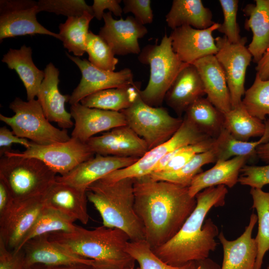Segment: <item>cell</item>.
Listing matches in <instances>:
<instances>
[{
  "label": "cell",
  "mask_w": 269,
  "mask_h": 269,
  "mask_svg": "<svg viewBox=\"0 0 269 269\" xmlns=\"http://www.w3.org/2000/svg\"><path fill=\"white\" fill-rule=\"evenodd\" d=\"M1 61L17 73L25 88L27 101L35 99L45 74L33 63L31 47L23 45L19 49L10 48Z\"/></svg>",
  "instance_id": "83f0119b"
},
{
  "label": "cell",
  "mask_w": 269,
  "mask_h": 269,
  "mask_svg": "<svg viewBox=\"0 0 269 269\" xmlns=\"http://www.w3.org/2000/svg\"><path fill=\"white\" fill-rule=\"evenodd\" d=\"M70 113L75 121L71 137L84 143L98 133L127 125L121 112L89 108L80 103L71 106Z\"/></svg>",
  "instance_id": "ffe728a7"
},
{
  "label": "cell",
  "mask_w": 269,
  "mask_h": 269,
  "mask_svg": "<svg viewBox=\"0 0 269 269\" xmlns=\"http://www.w3.org/2000/svg\"><path fill=\"white\" fill-rule=\"evenodd\" d=\"M126 251L138 263L140 269H195L196 268V262H191L180 267L166 264L154 254L145 240L129 241Z\"/></svg>",
  "instance_id": "ab89813d"
},
{
  "label": "cell",
  "mask_w": 269,
  "mask_h": 269,
  "mask_svg": "<svg viewBox=\"0 0 269 269\" xmlns=\"http://www.w3.org/2000/svg\"><path fill=\"white\" fill-rule=\"evenodd\" d=\"M205 94L196 68L189 64L178 74L166 93L164 101L180 117L191 104Z\"/></svg>",
  "instance_id": "d4e9b609"
},
{
  "label": "cell",
  "mask_w": 269,
  "mask_h": 269,
  "mask_svg": "<svg viewBox=\"0 0 269 269\" xmlns=\"http://www.w3.org/2000/svg\"><path fill=\"white\" fill-rule=\"evenodd\" d=\"M31 269H93L92 265L76 264L60 266L36 265Z\"/></svg>",
  "instance_id": "816d5d0a"
},
{
  "label": "cell",
  "mask_w": 269,
  "mask_h": 269,
  "mask_svg": "<svg viewBox=\"0 0 269 269\" xmlns=\"http://www.w3.org/2000/svg\"><path fill=\"white\" fill-rule=\"evenodd\" d=\"M257 221V215L252 213L245 231L234 240H227L223 232L219 233L218 237L223 249L221 269H254L258 245L252 233Z\"/></svg>",
  "instance_id": "7402d4cb"
},
{
  "label": "cell",
  "mask_w": 269,
  "mask_h": 269,
  "mask_svg": "<svg viewBox=\"0 0 269 269\" xmlns=\"http://www.w3.org/2000/svg\"><path fill=\"white\" fill-rule=\"evenodd\" d=\"M255 4L249 3L243 9L249 17L245 22L246 30L251 29L253 38L248 48L256 63L269 49V0H256Z\"/></svg>",
  "instance_id": "4316f807"
},
{
  "label": "cell",
  "mask_w": 269,
  "mask_h": 269,
  "mask_svg": "<svg viewBox=\"0 0 269 269\" xmlns=\"http://www.w3.org/2000/svg\"><path fill=\"white\" fill-rule=\"evenodd\" d=\"M48 235L51 241L77 256L116 263L124 269H135L136 262L126 251L130 238L120 229L103 225L90 230L77 226L71 232H57Z\"/></svg>",
  "instance_id": "277c9868"
},
{
  "label": "cell",
  "mask_w": 269,
  "mask_h": 269,
  "mask_svg": "<svg viewBox=\"0 0 269 269\" xmlns=\"http://www.w3.org/2000/svg\"><path fill=\"white\" fill-rule=\"evenodd\" d=\"M214 140L215 138L209 137L169 152L158 162L152 172H170L179 169L195 155L211 149Z\"/></svg>",
  "instance_id": "74e56055"
},
{
  "label": "cell",
  "mask_w": 269,
  "mask_h": 269,
  "mask_svg": "<svg viewBox=\"0 0 269 269\" xmlns=\"http://www.w3.org/2000/svg\"><path fill=\"white\" fill-rule=\"evenodd\" d=\"M184 114V118L212 138H216L224 128V114L207 98L198 99L187 109Z\"/></svg>",
  "instance_id": "1f68e13d"
},
{
  "label": "cell",
  "mask_w": 269,
  "mask_h": 269,
  "mask_svg": "<svg viewBox=\"0 0 269 269\" xmlns=\"http://www.w3.org/2000/svg\"><path fill=\"white\" fill-rule=\"evenodd\" d=\"M93 269H124L121 265L111 262L93 260Z\"/></svg>",
  "instance_id": "f5cc1de1"
},
{
  "label": "cell",
  "mask_w": 269,
  "mask_h": 269,
  "mask_svg": "<svg viewBox=\"0 0 269 269\" xmlns=\"http://www.w3.org/2000/svg\"><path fill=\"white\" fill-rule=\"evenodd\" d=\"M224 20L217 30L224 34L228 40L233 43L240 41V29L237 21L239 1L238 0H219Z\"/></svg>",
  "instance_id": "7bdbcfd3"
},
{
  "label": "cell",
  "mask_w": 269,
  "mask_h": 269,
  "mask_svg": "<svg viewBox=\"0 0 269 269\" xmlns=\"http://www.w3.org/2000/svg\"><path fill=\"white\" fill-rule=\"evenodd\" d=\"M88 61L95 66L106 71H114L119 59L108 43L99 35L89 31L86 42Z\"/></svg>",
  "instance_id": "60d3db41"
},
{
  "label": "cell",
  "mask_w": 269,
  "mask_h": 269,
  "mask_svg": "<svg viewBox=\"0 0 269 269\" xmlns=\"http://www.w3.org/2000/svg\"><path fill=\"white\" fill-rule=\"evenodd\" d=\"M249 159L245 156H237L216 161L213 167L193 178L188 187L189 194L195 197L204 189L220 185L233 187L238 182L241 169Z\"/></svg>",
  "instance_id": "484cf974"
},
{
  "label": "cell",
  "mask_w": 269,
  "mask_h": 269,
  "mask_svg": "<svg viewBox=\"0 0 269 269\" xmlns=\"http://www.w3.org/2000/svg\"><path fill=\"white\" fill-rule=\"evenodd\" d=\"M38 2L32 0H0V41L5 38L37 34L60 40L59 34L45 28L37 20Z\"/></svg>",
  "instance_id": "7c38bea8"
},
{
  "label": "cell",
  "mask_w": 269,
  "mask_h": 269,
  "mask_svg": "<svg viewBox=\"0 0 269 269\" xmlns=\"http://www.w3.org/2000/svg\"><path fill=\"white\" fill-rule=\"evenodd\" d=\"M45 207L56 210L74 222L86 225L89 220L87 191L55 181L43 196Z\"/></svg>",
  "instance_id": "603a6c76"
},
{
  "label": "cell",
  "mask_w": 269,
  "mask_h": 269,
  "mask_svg": "<svg viewBox=\"0 0 269 269\" xmlns=\"http://www.w3.org/2000/svg\"><path fill=\"white\" fill-rule=\"evenodd\" d=\"M138 159L96 154L67 174L57 176L55 180L87 191L94 182L116 170L131 166Z\"/></svg>",
  "instance_id": "e0dca14e"
},
{
  "label": "cell",
  "mask_w": 269,
  "mask_h": 269,
  "mask_svg": "<svg viewBox=\"0 0 269 269\" xmlns=\"http://www.w3.org/2000/svg\"><path fill=\"white\" fill-rule=\"evenodd\" d=\"M140 85L103 90L84 98L80 103L83 106L104 110L121 112L129 108L139 94Z\"/></svg>",
  "instance_id": "f546056e"
},
{
  "label": "cell",
  "mask_w": 269,
  "mask_h": 269,
  "mask_svg": "<svg viewBox=\"0 0 269 269\" xmlns=\"http://www.w3.org/2000/svg\"><path fill=\"white\" fill-rule=\"evenodd\" d=\"M44 71V78L37 97L44 115L50 122L56 123L62 129L71 128L74 125L72 117L65 108L70 95H63L59 91V70L50 62Z\"/></svg>",
  "instance_id": "44dd1931"
},
{
  "label": "cell",
  "mask_w": 269,
  "mask_h": 269,
  "mask_svg": "<svg viewBox=\"0 0 269 269\" xmlns=\"http://www.w3.org/2000/svg\"><path fill=\"white\" fill-rule=\"evenodd\" d=\"M252 208L257 212L258 230L255 239L258 254L254 269H261L266 253L269 250V192L251 188Z\"/></svg>",
  "instance_id": "e575fe53"
},
{
  "label": "cell",
  "mask_w": 269,
  "mask_h": 269,
  "mask_svg": "<svg viewBox=\"0 0 269 269\" xmlns=\"http://www.w3.org/2000/svg\"><path fill=\"white\" fill-rule=\"evenodd\" d=\"M9 107L14 115L9 117L0 114V120L18 137L40 145L65 142L71 138L66 129L60 130L47 120L37 99L24 101L17 97Z\"/></svg>",
  "instance_id": "52a82bcc"
},
{
  "label": "cell",
  "mask_w": 269,
  "mask_h": 269,
  "mask_svg": "<svg viewBox=\"0 0 269 269\" xmlns=\"http://www.w3.org/2000/svg\"><path fill=\"white\" fill-rule=\"evenodd\" d=\"M192 64L198 72L207 98L223 113L230 111L232 106L226 76L215 55L204 57Z\"/></svg>",
  "instance_id": "cb8c5ba5"
},
{
  "label": "cell",
  "mask_w": 269,
  "mask_h": 269,
  "mask_svg": "<svg viewBox=\"0 0 269 269\" xmlns=\"http://www.w3.org/2000/svg\"><path fill=\"white\" fill-rule=\"evenodd\" d=\"M94 17L93 14L85 11L81 16L68 17L59 25L60 40L64 48L75 56H82L86 52L89 24Z\"/></svg>",
  "instance_id": "836d02e7"
},
{
  "label": "cell",
  "mask_w": 269,
  "mask_h": 269,
  "mask_svg": "<svg viewBox=\"0 0 269 269\" xmlns=\"http://www.w3.org/2000/svg\"><path fill=\"white\" fill-rule=\"evenodd\" d=\"M123 12H131L141 24L145 25L152 22L153 14L150 0H124Z\"/></svg>",
  "instance_id": "f6af8a7d"
},
{
  "label": "cell",
  "mask_w": 269,
  "mask_h": 269,
  "mask_svg": "<svg viewBox=\"0 0 269 269\" xmlns=\"http://www.w3.org/2000/svg\"><path fill=\"white\" fill-rule=\"evenodd\" d=\"M224 117V128L238 140L248 141L251 137H261L265 132V123L252 116L242 103Z\"/></svg>",
  "instance_id": "d6a6232c"
},
{
  "label": "cell",
  "mask_w": 269,
  "mask_h": 269,
  "mask_svg": "<svg viewBox=\"0 0 269 269\" xmlns=\"http://www.w3.org/2000/svg\"><path fill=\"white\" fill-rule=\"evenodd\" d=\"M215 41L218 47L215 56L225 73L233 109L242 103L246 73L253 56L246 46V37L236 43L229 42L224 35L217 36Z\"/></svg>",
  "instance_id": "8fae6325"
},
{
  "label": "cell",
  "mask_w": 269,
  "mask_h": 269,
  "mask_svg": "<svg viewBox=\"0 0 269 269\" xmlns=\"http://www.w3.org/2000/svg\"><path fill=\"white\" fill-rule=\"evenodd\" d=\"M121 112L127 125L146 142L148 150L170 138L183 122V119L171 116L165 108L146 104L139 92L132 105Z\"/></svg>",
  "instance_id": "ba28073f"
},
{
  "label": "cell",
  "mask_w": 269,
  "mask_h": 269,
  "mask_svg": "<svg viewBox=\"0 0 269 269\" xmlns=\"http://www.w3.org/2000/svg\"><path fill=\"white\" fill-rule=\"evenodd\" d=\"M135 269H140V268L139 267H137V268H135Z\"/></svg>",
  "instance_id": "9f6ffc18"
},
{
  "label": "cell",
  "mask_w": 269,
  "mask_h": 269,
  "mask_svg": "<svg viewBox=\"0 0 269 269\" xmlns=\"http://www.w3.org/2000/svg\"><path fill=\"white\" fill-rule=\"evenodd\" d=\"M134 179L114 182L99 180L87 190L88 201L99 212L103 225L123 231L130 241L145 239L143 225L134 210Z\"/></svg>",
  "instance_id": "3957f363"
},
{
  "label": "cell",
  "mask_w": 269,
  "mask_h": 269,
  "mask_svg": "<svg viewBox=\"0 0 269 269\" xmlns=\"http://www.w3.org/2000/svg\"><path fill=\"white\" fill-rule=\"evenodd\" d=\"M255 68L258 74L263 80L269 79V49L258 62Z\"/></svg>",
  "instance_id": "f907efd6"
},
{
  "label": "cell",
  "mask_w": 269,
  "mask_h": 269,
  "mask_svg": "<svg viewBox=\"0 0 269 269\" xmlns=\"http://www.w3.org/2000/svg\"><path fill=\"white\" fill-rule=\"evenodd\" d=\"M212 18L211 10L201 0H173L165 20L172 30L182 26L205 29L215 23Z\"/></svg>",
  "instance_id": "f1b7e54d"
},
{
  "label": "cell",
  "mask_w": 269,
  "mask_h": 269,
  "mask_svg": "<svg viewBox=\"0 0 269 269\" xmlns=\"http://www.w3.org/2000/svg\"><path fill=\"white\" fill-rule=\"evenodd\" d=\"M138 60L150 68L148 84L140 90V96L147 105L161 107L176 77L189 64L183 62L174 52L171 39L166 33L159 44L145 46L138 54Z\"/></svg>",
  "instance_id": "5b68a950"
},
{
  "label": "cell",
  "mask_w": 269,
  "mask_h": 269,
  "mask_svg": "<svg viewBox=\"0 0 269 269\" xmlns=\"http://www.w3.org/2000/svg\"><path fill=\"white\" fill-rule=\"evenodd\" d=\"M23 255L21 250H9L0 239V269H22Z\"/></svg>",
  "instance_id": "bcb514c9"
},
{
  "label": "cell",
  "mask_w": 269,
  "mask_h": 269,
  "mask_svg": "<svg viewBox=\"0 0 269 269\" xmlns=\"http://www.w3.org/2000/svg\"><path fill=\"white\" fill-rule=\"evenodd\" d=\"M20 250L23 255L22 269H31L36 265H92L93 262V260L77 256L51 241L48 234L29 240Z\"/></svg>",
  "instance_id": "d6986e66"
},
{
  "label": "cell",
  "mask_w": 269,
  "mask_h": 269,
  "mask_svg": "<svg viewBox=\"0 0 269 269\" xmlns=\"http://www.w3.org/2000/svg\"><path fill=\"white\" fill-rule=\"evenodd\" d=\"M216 162L212 148L195 155L179 169L170 172H152L148 175L156 181H166L185 187H189L193 178L204 165Z\"/></svg>",
  "instance_id": "8d00e7d4"
},
{
  "label": "cell",
  "mask_w": 269,
  "mask_h": 269,
  "mask_svg": "<svg viewBox=\"0 0 269 269\" xmlns=\"http://www.w3.org/2000/svg\"><path fill=\"white\" fill-rule=\"evenodd\" d=\"M13 143L20 144L26 148H28L31 141L28 139L19 137L15 135L12 131L3 126L0 128V155L2 156L7 151L11 150V147Z\"/></svg>",
  "instance_id": "7dc6e473"
},
{
  "label": "cell",
  "mask_w": 269,
  "mask_h": 269,
  "mask_svg": "<svg viewBox=\"0 0 269 269\" xmlns=\"http://www.w3.org/2000/svg\"><path fill=\"white\" fill-rule=\"evenodd\" d=\"M38 11L54 13L68 17L79 16L88 11L93 14L92 6L84 0H39Z\"/></svg>",
  "instance_id": "b9f144b4"
},
{
  "label": "cell",
  "mask_w": 269,
  "mask_h": 269,
  "mask_svg": "<svg viewBox=\"0 0 269 269\" xmlns=\"http://www.w3.org/2000/svg\"><path fill=\"white\" fill-rule=\"evenodd\" d=\"M220 24L215 22L205 29L182 26L172 30L169 36L174 52L187 64H192L207 56L215 55L218 47L212 33L217 30Z\"/></svg>",
  "instance_id": "2e32d148"
},
{
  "label": "cell",
  "mask_w": 269,
  "mask_h": 269,
  "mask_svg": "<svg viewBox=\"0 0 269 269\" xmlns=\"http://www.w3.org/2000/svg\"><path fill=\"white\" fill-rule=\"evenodd\" d=\"M56 176V173L37 158L0 156V179L7 186L14 201L43 196Z\"/></svg>",
  "instance_id": "8992f818"
},
{
  "label": "cell",
  "mask_w": 269,
  "mask_h": 269,
  "mask_svg": "<svg viewBox=\"0 0 269 269\" xmlns=\"http://www.w3.org/2000/svg\"><path fill=\"white\" fill-rule=\"evenodd\" d=\"M238 182L251 188L262 189L269 184V164L263 166L245 164L241 169Z\"/></svg>",
  "instance_id": "ee69618b"
},
{
  "label": "cell",
  "mask_w": 269,
  "mask_h": 269,
  "mask_svg": "<svg viewBox=\"0 0 269 269\" xmlns=\"http://www.w3.org/2000/svg\"><path fill=\"white\" fill-rule=\"evenodd\" d=\"M209 137L184 118L179 129L166 141L148 150L131 166L116 170L100 180L106 182H114L124 178L134 179L148 175L153 171L158 162L169 152Z\"/></svg>",
  "instance_id": "9c48e42d"
},
{
  "label": "cell",
  "mask_w": 269,
  "mask_h": 269,
  "mask_svg": "<svg viewBox=\"0 0 269 269\" xmlns=\"http://www.w3.org/2000/svg\"><path fill=\"white\" fill-rule=\"evenodd\" d=\"M67 56L75 63L81 73L79 84L70 95L69 103L71 105L80 103L84 98L105 89L123 87L134 84V75L128 68L119 71H110L100 69L86 59L72 56Z\"/></svg>",
  "instance_id": "4fadbf2b"
},
{
  "label": "cell",
  "mask_w": 269,
  "mask_h": 269,
  "mask_svg": "<svg viewBox=\"0 0 269 269\" xmlns=\"http://www.w3.org/2000/svg\"><path fill=\"white\" fill-rule=\"evenodd\" d=\"M74 222L59 211L45 206L20 246L13 252L17 253L27 241L36 237L53 232H73L77 226Z\"/></svg>",
  "instance_id": "d590c367"
},
{
  "label": "cell",
  "mask_w": 269,
  "mask_h": 269,
  "mask_svg": "<svg viewBox=\"0 0 269 269\" xmlns=\"http://www.w3.org/2000/svg\"><path fill=\"white\" fill-rule=\"evenodd\" d=\"M121 0H94L92 6L93 15L98 20L103 18L105 9H109L116 16H121L123 12Z\"/></svg>",
  "instance_id": "c3c4849f"
},
{
  "label": "cell",
  "mask_w": 269,
  "mask_h": 269,
  "mask_svg": "<svg viewBox=\"0 0 269 269\" xmlns=\"http://www.w3.org/2000/svg\"><path fill=\"white\" fill-rule=\"evenodd\" d=\"M256 153L260 159L269 163V141L258 146Z\"/></svg>",
  "instance_id": "11a10c76"
},
{
  "label": "cell",
  "mask_w": 269,
  "mask_h": 269,
  "mask_svg": "<svg viewBox=\"0 0 269 269\" xmlns=\"http://www.w3.org/2000/svg\"><path fill=\"white\" fill-rule=\"evenodd\" d=\"M4 155L37 158L55 173L62 176L93 157L95 154L86 143L71 137L65 142L47 145L37 144L31 141L30 146L24 151L11 150L5 152Z\"/></svg>",
  "instance_id": "30bf717a"
},
{
  "label": "cell",
  "mask_w": 269,
  "mask_h": 269,
  "mask_svg": "<svg viewBox=\"0 0 269 269\" xmlns=\"http://www.w3.org/2000/svg\"><path fill=\"white\" fill-rule=\"evenodd\" d=\"M134 210L151 249L171 239L180 230L197 205L188 187L148 175L134 179Z\"/></svg>",
  "instance_id": "6da1fadb"
},
{
  "label": "cell",
  "mask_w": 269,
  "mask_h": 269,
  "mask_svg": "<svg viewBox=\"0 0 269 269\" xmlns=\"http://www.w3.org/2000/svg\"><path fill=\"white\" fill-rule=\"evenodd\" d=\"M195 269H221V267L212 260L207 258L196 262Z\"/></svg>",
  "instance_id": "db71d44e"
},
{
  "label": "cell",
  "mask_w": 269,
  "mask_h": 269,
  "mask_svg": "<svg viewBox=\"0 0 269 269\" xmlns=\"http://www.w3.org/2000/svg\"><path fill=\"white\" fill-rule=\"evenodd\" d=\"M44 207L43 196L14 201L0 216V239L9 250L18 248Z\"/></svg>",
  "instance_id": "5bb4252c"
},
{
  "label": "cell",
  "mask_w": 269,
  "mask_h": 269,
  "mask_svg": "<svg viewBox=\"0 0 269 269\" xmlns=\"http://www.w3.org/2000/svg\"><path fill=\"white\" fill-rule=\"evenodd\" d=\"M268 269H269V267H268Z\"/></svg>",
  "instance_id": "6f0895ef"
},
{
  "label": "cell",
  "mask_w": 269,
  "mask_h": 269,
  "mask_svg": "<svg viewBox=\"0 0 269 269\" xmlns=\"http://www.w3.org/2000/svg\"><path fill=\"white\" fill-rule=\"evenodd\" d=\"M14 200L4 182L0 179V216L5 214L13 204Z\"/></svg>",
  "instance_id": "681fc988"
},
{
  "label": "cell",
  "mask_w": 269,
  "mask_h": 269,
  "mask_svg": "<svg viewBox=\"0 0 269 269\" xmlns=\"http://www.w3.org/2000/svg\"><path fill=\"white\" fill-rule=\"evenodd\" d=\"M95 154L140 158L148 150L146 142L128 125L93 136L86 142Z\"/></svg>",
  "instance_id": "ac0fdd59"
},
{
  "label": "cell",
  "mask_w": 269,
  "mask_h": 269,
  "mask_svg": "<svg viewBox=\"0 0 269 269\" xmlns=\"http://www.w3.org/2000/svg\"><path fill=\"white\" fill-rule=\"evenodd\" d=\"M228 193L226 186L210 187L199 192L196 208L178 232L163 245L152 249L164 262L174 267L208 258L217 247L215 238L219 234L217 226L211 218L204 221L213 207H222Z\"/></svg>",
  "instance_id": "7a4b0ae2"
},
{
  "label": "cell",
  "mask_w": 269,
  "mask_h": 269,
  "mask_svg": "<svg viewBox=\"0 0 269 269\" xmlns=\"http://www.w3.org/2000/svg\"><path fill=\"white\" fill-rule=\"evenodd\" d=\"M242 104L253 116L265 121L269 116V79L263 80L256 74L252 85L246 90Z\"/></svg>",
  "instance_id": "f35d334b"
},
{
  "label": "cell",
  "mask_w": 269,
  "mask_h": 269,
  "mask_svg": "<svg viewBox=\"0 0 269 269\" xmlns=\"http://www.w3.org/2000/svg\"><path fill=\"white\" fill-rule=\"evenodd\" d=\"M266 130L261 138L254 141H244L234 137L225 128L215 139L212 149L216 161L226 160L237 156L250 158L257 155V148L260 145L269 141V119L264 121Z\"/></svg>",
  "instance_id": "4dcf8cb0"
},
{
  "label": "cell",
  "mask_w": 269,
  "mask_h": 269,
  "mask_svg": "<svg viewBox=\"0 0 269 269\" xmlns=\"http://www.w3.org/2000/svg\"><path fill=\"white\" fill-rule=\"evenodd\" d=\"M103 18L104 25L99 35L108 43L115 55L139 54L141 49L138 39L147 33L146 27L134 17L115 19L112 12H105Z\"/></svg>",
  "instance_id": "9a60e30c"
}]
</instances>
